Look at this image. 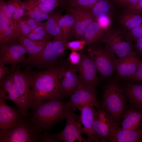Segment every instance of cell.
Returning a JSON list of instances; mask_svg holds the SVG:
<instances>
[{
	"mask_svg": "<svg viewBox=\"0 0 142 142\" xmlns=\"http://www.w3.org/2000/svg\"><path fill=\"white\" fill-rule=\"evenodd\" d=\"M109 29V28H108ZM102 27L97 21L93 22L89 26L85 31L83 40L86 44L94 45L103 43L108 29Z\"/></svg>",
	"mask_w": 142,
	"mask_h": 142,
	"instance_id": "cell-22",
	"label": "cell"
},
{
	"mask_svg": "<svg viewBox=\"0 0 142 142\" xmlns=\"http://www.w3.org/2000/svg\"><path fill=\"white\" fill-rule=\"evenodd\" d=\"M87 55L95 64L98 72L104 79L111 77L115 70V61L109 48L93 45L87 50Z\"/></svg>",
	"mask_w": 142,
	"mask_h": 142,
	"instance_id": "cell-7",
	"label": "cell"
},
{
	"mask_svg": "<svg viewBox=\"0 0 142 142\" xmlns=\"http://www.w3.org/2000/svg\"><path fill=\"white\" fill-rule=\"evenodd\" d=\"M81 55L80 61L77 65L80 83L81 85L86 89L96 90L99 82L97 75L99 72L95 64L87 54Z\"/></svg>",
	"mask_w": 142,
	"mask_h": 142,
	"instance_id": "cell-8",
	"label": "cell"
},
{
	"mask_svg": "<svg viewBox=\"0 0 142 142\" xmlns=\"http://www.w3.org/2000/svg\"><path fill=\"white\" fill-rule=\"evenodd\" d=\"M75 20L70 13L62 16L59 21L63 41L68 43L73 37Z\"/></svg>",
	"mask_w": 142,
	"mask_h": 142,
	"instance_id": "cell-25",
	"label": "cell"
},
{
	"mask_svg": "<svg viewBox=\"0 0 142 142\" xmlns=\"http://www.w3.org/2000/svg\"><path fill=\"white\" fill-rule=\"evenodd\" d=\"M86 42L84 40H77L69 42L67 44L66 48L72 51H79L83 49Z\"/></svg>",
	"mask_w": 142,
	"mask_h": 142,
	"instance_id": "cell-35",
	"label": "cell"
},
{
	"mask_svg": "<svg viewBox=\"0 0 142 142\" xmlns=\"http://www.w3.org/2000/svg\"><path fill=\"white\" fill-rule=\"evenodd\" d=\"M17 31V37L19 36L26 37L31 32V28L24 23L22 19L14 22Z\"/></svg>",
	"mask_w": 142,
	"mask_h": 142,
	"instance_id": "cell-34",
	"label": "cell"
},
{
	"mask_svg": "<svg viewBox=\"0 0 142 142\" xmlns=\"http://www.w3.org/2000/svg\"><path fill=\"white\" fill-rule=\"evenodd\" d=\"M11 74L13 82L19 93L23 106L26 112H28V104L30 87L27 76L25 71H22L19 65L11 70Z\"/></svg>",
	"mask_w": 142,
	"mask_h": 142,
	"instance_id": "cell-17",
	"label": "cell"
},
{
	"mask_svg": "<svg viewBox=\"0 0 142 142\" xmlns=\"http://www.w3.org/2000/svg\"><path fill=\"white\" fill-rule=\"evenodd\" d=\"M59 5L58 4L51 5L45 3H38L34 5L32 8L36 7L42 11L46 13H49L53 11Z\"/></svg>",
	"mask_w": 142,
	"mask_h": 142,
	"instance_id": "cell-38",
	"label": "cell"
},
{
	"mask_svg": "<svg viewBox=\"0 0 142 142\" xmlns=\"http://www.w3.org/2000/svg\"><path fill=\"white\" fill-rule=\"evenodd\" d=\"M119 22L125 29L129 30L142 23V12H135L124 10Z\"/></svg>",
	"mask_w": 142,
	"mask_h": 142,
	"instance_id": "cell-27",
	"label": "cell"
},
{
	"mask_svg": "<svg viewBox=\"0 0 142 142\" xmlns=\"http://www.w3.org/2000/svg\"><path fill=\"white\" fill-rule=\"evenodd\" d=\"M0 98L12 101L17 105L23 116H30L23 106L11 73L0 81Z\"/></svg>",
	"mask_w": 142,
	"mask_h": 142,
	"instance_id": "cell-14",
	"label": "cell"
},
{
	"mask_svg": "<svg viewBox=\"0 0 142 142\" xmlns=\"http://www.w3.org/2000/svg\"><path fill=\"white\" fill-rule=\"evenodd\" d=\"M18 42L26 49L28 56L34 55L39 53L50 41L33 40L21 36L18 37Z\"/></svg>",
	"mask_w": 142,
	"mask_h": 142,
	"instance_id": "cell-26",
	"label": "cell"
},
{
	"mask_svg": "<svg viewBox=\"0 0 142 142\" xmlns=\"http://www.w3.org/2000/svg\"><path fill=\"white\" fill-rule=\"evenodd\" d=\"M96 109L92 126L93 132L100 142H110L111 126L115 122L100 106Z\"/></svg>",
	"mask_w": 142,
	"mask_h": 142,
	"instance_id": "cell-11",
	"label": "cell"
},
{
	"mask_svg": "<svg viewBox=\"0 0 142 142\" xmlns=\"http://www.w3.org/2000/svg\"><path fill=\"white\" fill-rule=\"evenodd\" d=\"M63 98L59 97L49 99L32 108V111L30 116L31 121L45 130L65 119L69 113L73 111L68 102L64 101Z\"/></svg>",
	"mask_w": 142,
	"mask_h": 142,
	"instance_id": "cell-2",
	"label": "cell"
},
{
	"mask_svg": "<svg viewBox=\"0 0 142 142\" xmlns=\"http://www.w3.org/2000/svg\"><path fill=\"white\" fill-rule=\"evenodd\" d=\"M128 33L133 40L136 42L142 36V23L135 28L128 30Z\"/></svg>",
	"mask_w": 142,
	"mask_h": 142,
	"instance_id": "cell-37",
	"label": "cell"
},
{
	"mask_svg": "<svg viewBox=\"0 0 142 142\" xmlns=\"http://www.w3.org/2000/svg\"><path fill=\"white\" fill-rule=\"evenodd\" d=\"M80 111V120L83 133L91 141L100 142L93 131L92 126L96 112V108L93 104H88L78 109Z\"/></svg>",
	"mask_w": 142,
	"mask_h": 142,
	"instance_id": "cell-18",
	"label": "cell"
},
{
	"mask_svg": "<svg viewBox=\"0 0 142 142\" xmlns=\"http://www.w3.org/2000/svg\"><path fill=\"white\" fill-rule=\"evenodd\" d=\"M69 97L68 103L71 109L74 111L88 104H93L96 109L100 106L96 90H88L82 86L73 92Z\"/></svg>",
	"mask_w": 142,
	"mask_h": 142,
	"instance_id": "cell-15",
	"label": "cell"
},
{
	"mask_svg": "<svg viewBox=\"0 0 142 142\" xmlns=\"http://www.w3.org/2000/svg\"><path fill=\"white\" fill-rule=\"evenodd\" d=\"M21 19L32 31L36 29L42 23L41 22H37L33 19L27 16H24Z\"/></svg>",
	"mask_w": 142,
	"mask_h": 142,
	"instance_id": "cell-39",
	"label": "cell"
},
{
	"mask_svg": "<svg viewBox=\"0 0 142 142\" xmlns=\"http://www.w3.org/2000/svg\"><path fill=\"white\" fill-rule=\"evenodd\" d=\"M23 116L19 109L8 105L4 99L0 98V129L11 128L16 125Z\"/></svg>",
	"mask_w": 142,
	"mask_h": 142,
	"instance_id": "cell-20",
	"label": "cell"
},
{
	"mask_svg": "<svg viewBox=\"0 0 142 142\" xmlns=\"http://www.w3.org/2000/svg\"><path fill=\"white\" fill-rule=\"evenodd\" d=\"M0 11L2 12L14 23L12 18V14L7 6L6 2L5 0H0Z\"/></svg>",
	"mask_w": 142,
	"mask_h": 142,
	"instance_id": "cell-42",
	"label": "cell"
},
{
	"mask_svg": "<svg viewBox=\"0 0 142 142\" xmlns=\"http://www.w3.org/2000/svg\"><path fill=\"white\" fill-rule=\"evenodd\" d=\"M124 10L135 12H142V0H139L136 3L124 9Z\"/></svg>",
	"mask_w": 142,
	"mask_h": 142,
	"instance_id": "cell-45",
	"label": "cell"
},
{
	"mask_svg": "<svg viewBox=\"0 0 142 142\" xmlns=\"http://www.w3.org/2000/svg\"><path fill=\"white\" fill-rule=\"evenodd\" d=\"M46 29L45 22L42 24L38 26L34 30L32 31L31 33H38Z\"/></svg>",
	"mask_w": 142,
	"mask_h": 142,
	"instance_id": "cell-49",
	"label": "cell"
},
{
	"mask_svg": "<svg viewBox=\"0 0 142 142\" xmlns=\"http://www.w3.org/2000/svg\"><path fill=\"white\" fill-rule=\"evenodd\" d=\"M49 13L44 12L37 7H35L26 11L24 16L29 17L34 19L37 22H40L48 18Z\"/></svg>",
	"mask_w": 142,
	"mask_h": 142,
	"instance_id": "cell-32",
	"label": "cell"
},
{
	"mask_svg": "<svg viewBox=\"0 0 142 142\" xmlns=\"http://www.w3.org/2000/svg\"><path fill=\"white\" fill-rule=\"evenodd\" d=\"M99 0H63L61 4L66 8H91Z\"/></svg>",
	"mask_w": 142,
	"mask_h": 142,
	"instance_id": "cell-31",
	"label": "cell"
},
{
	"mask_svg": "<svg viewBox=\"0 0 142 142\" xmlns=\"http://www.w3.org/2000/svg\"><path fill=\"white\" fill-rule=\"evenodd\" d=\"M59 11L49 13V17L45 23V28L49 35L54 39L64 42L63 39L59 21L62 16Z\"/></svg>",
	"mask_w": 142,
	"mask_h": 142,
	"instance_id": "cell-24",
	"label": "cell"
},
{
	"mask_svg": "<svg viewBox=\"0 0 142 142\" xmlns=\"http://www.w3.org/2000/svg\"><path fill=\"white\" fill-rule=\"evenodd\" d=\"M122 87L126 102L132 109L142 112V84L127 82Z\"/></svg>",
	"mask_w": 142,
	"mask_h": 142,
	"instance_id": "cell-21",
	"label": "cell"
},
{
	"mask_svg": "<svg viewBox=\"0 0 142 142\" xmlns=\"http://www.w3.org/2000/svg\"><path fill=\"white\" fill-rule=\"evenodd\" d=\"M121 120L118 124L123 129H135L142 125V112L126 107Z\"/></svg>",
	"mask_w": 142,
	"mask_h": 142,
	"instance_id": "cell-23",
	"label": "cell"
},
{
	"mask_svg": "<svg viewBox=\"0 0 142 142\" xmlns=\"http://www.w3.org/2000/svg\"><path fill=\"white\" fill-rule=\"evenodd\" d=\"M11 71L10 70L8 67L5 65L0 64V81L3 78L9 74Z\"/></svg>",
	"mask_w": 142,
	"mask_h": 142,
	"instance_id": "cell-48",
	"label": "cell"
},
{
	"mask_svg": "<svg viewBox=\"0 0 142 142\" xmlns=\"http://www.w3.org/2000/svg\"><path fill=\"white\" fill-rule=\"evenodd\" d=\"M118 80L109 81L104 86L100 106L119 123L121 120L126 107V99Z\"/></svg>",
	"mask_w": 142,
	"mask_h": 142,
	"instance_id": "cell-3",
	"label": "cell"
},
{
	"mask_svg": "<svg viewBox=\"0 0 142 142\" xmlns=\"http://www.w3.org/2000/svg\"><path fill=\"white\" fill-rule=\"evenodd\" d=\"M65 119L66 124L64 129L60 132L54 134L60 141L64 142H73L77 140L79 142H90V140L84 138L79 119V116L70 112Z\"/></svg>",
	"mask_w": 142,
	"mask_h": 142,
	"instance_id": "cell-9",
	"label": "cell"
},
{
	"mask_svg": "<svg viewBox=\"0 0 142 142\" xmlns=\"http://www.w3.org/2000/svg\"><path fill=\"white\" fill-rule=\"evenodd\" d=\"M68 43L54 39L49 42L38 54L28 56L25 62L20 65L30 70L33 68L38 69H49L59 65V61Z\"/></svg>",
	"mask_w": 142,
	"mask_h": 142,
	"instance_id": "cell-4",
	"label": "cell"
},
{
	"mask_svg": "<svg viewBox=\"0 0 142 142\" xmlns=\"http://www.w3.org/2000/svg\"><path fill=\"white\" fill-rule=\"evenodd\" d=\"M118 6L126 9L136 3L139 0H112Z\"/></svg>",
	"mask_w": 142,
	"mask_h": 142,
	"instance_id": "cell-40",
	"label": "cell"
},
{
	"mask_svg": "<svg viewBox=\"0 0 142 142\" xmlns=\"http://www.w3.org/2000/svg\"><path fill=\"white\" fill-rule=\"evenodd\" d=\"M124 80L134 83H142V60L134 73Z\"/></svg>",
	"mask_w": 142,
	"mask_h": 142,
	"instance_id": "cell-36",
	"label": "cell"
},
{
	"mask_svg": "<svg viewBox=\"0 0 142 142\" xmlns=\"http://www.w3.org/2000/svg\"><path fill=\"white\" fill-rule=\"evenodd\" d=\"M63 0H25L23 2V7L26 10L32 8L35 4L38 3L51 5H60Z\"/></svg>",
	"mask_w": 142,
	"mask_h": 142,
	"instance_id": "cell-33",
	"label": "cell"
},
{
	"mask_svg": "<svg viewBox=\"0 0 142 142\" xmlns=\"http://www.w3.org/2000/svg\"><path fill=\"white\" fill-rule=\"evenodd\" d=\"M134 45V50L140 58L142 56V36L138 39Z\"/></svg>",
	"mask_w": 142,
	"mask_h": 142,
	"instance_id": "cell-47",
	"label": "cell"
},
{
	"mask_svg": "<svg viewBox=\"0 0 142 142\" xmlns=\"http://www.w3.org/2000/svg\"><path fill=\"white\" fill-rule=\"evenodd\" d=\"M27 53L19 43L0 46V64L11 65L12 70L24 63Z\"/></svg>",
	"mask_w": 142,
	"mask_h": 142,
	"instance_id": "cell-10",
	"label": "cell"
},
{
	"mask_svg": "<svg viewBox=\"0 0 142 142\" xmlns=\"http://www.w3.org/2000/svg\"><path fill=\"white\" fill-rule=\"evenodd\" d=\"M97 21L104 28L106 29L109 28L111 23L109 16H105L99 17L97 19Z\"/></svg>",
	"mask_w": 142,
	"mask_h": 142,
	"instance_id": "cell-46",
	"label": "cell"
},
{
	"mask_svg": "<svg viewBox=\"0 0 142 142\" xmlns=\"http://www.w3.org/2000/svg\"><path fill=\"white\" fill-rule=\"evenodd\" d=\"M112 0H99L90 9L91 12L97 20L99 17L109 16L113 7Z\"/></svg>",
	"mask_w": 142,
	"mask_h": 142,
	"instance_id": "cell-28",
	"label": "cell"
},
{
	"mask_svg": "<svg viewBox=\"0 0 142 142\" xmlns=\"http://www.w3.org/2000/svg\"><path fill=\"white\" fill-rule=\"evenodd\" d=\"M81 59V55L77 51H72L69 56V60L70 63L73 65H78Z\"/></svg>",
	"mask_w": 142,
	"mask_h": 142,
	"instance_id": "cell-43",
	"label": "cell"
},
{
	"mask_svg": "<svg viewBox=\"0 0 142 142\" xmlns=\"http://www.w3.org/2000/svg\"><path fill=\"white\" fill-rule=\"evenodd\" d=\"M59 65L45 70L30 72L25 71L30 87L28 108H32L48 100L63 97L60 90L58 75Z\"/></svg>",
	"mask_w": 142,
	"mask_h": 142,
	"instance_id": "cell-1",
	"label": "cell"
},
{
	"mask_svg": "<svg viewBox=\"0 0 142 142\" xmlns=\"http://www.w3.org/2000/svg\"><path fill=\"white\" fill-rule=\"evenodd\" d=\"M23 116L16 125L0 130V142H39L42 129Z\"/></svg>",
	"mask_w": 142,
	"mask_h": 142,
	"instance_id": "cell-5",
	"label": "cell"
},
{
	"mask_svg": "<svg viewBox=\"0 0 142 142\" xmlns=\"http://www.w3.org/2000/svg\"><path fill=\"white\" fill-rule=\"evenodd\" d=\"M18 43L16 34L0 19V46Z\"/></svg>",
	"mask_w": 142,
	"mask_h": 142,
	"instance_id": "cell-29",
	"label": "cell"
},
{
	"mask_svg": "<svg viewBox=\"0 0 142 142\" xmlns=\"http://www.w3.org/2000/svg\"><path fill=\"white\" fill-rule=\"evenodd\" d=\"M133 41L128 32L119 29L109 28L104 43L111 50L116 63L135 52Z\"/></svg>",
	"mask_w": 142,
	"mask_h": 142,
	"instance_id": "cell-6",
	"label": "cell"
},
{
	"mask_svg": "<svg viewBox=\"0 0 142 142\" xmlns=\"http://www.w3.org/2000/svg\"><path fill=\"white\" fill-rule=\"evenodd\" d=\"M41 142H59L60 141L54 134H49L47 131L42 133L40 138Z\"/></svg>",
	"mask_w": 142,
	"mask_h": 142,
	"instance_id": "cell-41",
	"label": "cell"
},
{
	"mask_svg": "<svg viewBox=\"0 0 142 142\" xmlns=\"http://www.w3.org/2000/svg\"><path fill=\"white\" fill-rule=\"evenodd\" d=\"M90 9L67 8L68 12L74 17L75 22L73 37L77 40H83L88 27L93 22L97 21L92 14Z\"/></svg>",
	"mask_w": 142,
	"mask_h": 142,
	"instance_id": "cell-13",
	"label": "cell"
},
{
	"mask_svg": "<svg viewBox=\"0 0 142 142\" xmlns=\"http://www.w3.org/2000/svg\"><path fill=\"white\" fill-rule=\"evenodd\" d=\"M109 140L111 142H142V125L134 129H124L115 122L111 126Z\"/></svg>",
	"mask_w": 142,
	"mask_h": 142,
	"instance_id": "cell-16",
	"label": "cell"
},
{
	"mask_svg": "<svg viewBox=\"0 0 142 142\" xmlns=\"http://www.w3.org/2000/svg\"><path fill=\"white\" fill-rule=\"evenodd\" d=\"M73 67L59 65L58 79L63 97H69L81 86Z\"/></svg>",
	"mask_w": 142,
	"mask_h": 142,
	"instance_id": "cell-12",
	"label": "cell"
},
{
	"mask_svg": "<svg viewBox=\"0 0 142 142\" xmlns=\"http://www.w3.org/2000/svg\"><path fill=\"white\" fill-rule=\"evenodd\" d=\"M6 2L8 8L12 14L13 22L21 19L26 11L23 7L21 0H7Z\"/></svg>",
	"mask_w": 142,
	"mask_h": 142,
	"instance_id": "cell-30",
	"label": "cell"
},
{
	"mask_svg": "<svg viewBox=\"0 0 142 142\" xmlns=\"http://www.w3.org/2000/svg\"><path fill=\"white\" fill-rule=\"evenodd\" d=\"M25 37L31 40L38 41H50L51 38H47L42 36L39 32L31 33Z\"/></svg>",
	"mask_w": 142,
	"mask_h": 142,
	"instance_id": "cell-44",
	"label": "cell"
},
{
	"mask_svg": "<svg viewBox=\"0 0 142 142\" xmlns=\"http://www.w3.org/2000/svg\"><path fill=\"white\" fill-rule=\"evenodd\" d=\"M142 60L135 52L117 62L115 64V78L118 80L121 78L125 79L131 76Z\"/></svg>",
	"mask_w": 142,
	"mask_h": 142,
	"instance_id": "cell-19",
	"label": "cell"
}]
</instances>
